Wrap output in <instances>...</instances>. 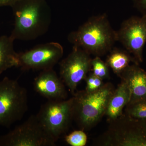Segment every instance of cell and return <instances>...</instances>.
<instances>
[{"instance_id": "6da1fadb", "label": "cell", "mask_w": 146, "mask_h": 146, "mask_svg": "<svg viewBox=\"0 0 146 146\" xmlns=\"http://www.w3.org/2000/svg\"><path fill=\"white\" fill-rule=\"evenodd\" d=\"M11 7L14 21L10 36L13 40H34L48 30L52 13L46 0H19Z\"/></svg>"}, {"instance_id": "7a4b0ae2", "label": "cell", "mask_w": 146, "mask_h": 146, "mask_svg": "<svg viewBox=\"0 0 146 146\" xmlns=\"http://www.w3.org/2000/svg\"><path fill=\"white\" fill-rule=\"evenodd\" d=\"M68 40L74 46L96 56L109 52L117 41V31L111 27L105 13L94 16L71 32Z\"/></svg>"}, {"instance_id": "3957f363", "label": "cell", "mask_w": 146, "mask_h": 146, "mask_svg": "<svg viewBox=\"0 0 146 146\" xmlns=\"http://www.w3.org/2000/svg\"><path fill=\"white\" fill-rule=\"evenodd\" d=\"M114 90L113 85L108 82L98 91L89 92L82 90L73 95V119L80 129L89 130L105 115Z\"/></svg>"}, {"instance_id": "277c9868", "label": "cell", "mask_w": 146, "mask_h": 146, "mask_svg": "<svg viewBox=\"0 0 146 146\" xmlns=\"http://www.w3.org/2000/svg\"><path fill=\"white\" fill-rule=\"evenodd\" d=\"M28 109L27 89L16 80L5 77L0 81V126L10 127Z\"/></svg>"}, {"instance_id": "5b68a950", "label": "cell", "mask_w": 146, "mask_h": 146, "mask_svg": "<svg viewBox=\"0 0 146 146\" xmlns=\"http://www.w3.org/2000/svg\"><path fill=\"white\" fill-rule=\"evenodd\" d=\"M56 140L48 133L36 115L0 136V146H54Z\"/></svg>"}, {"instance_id": "8992f818", "label": "cell", "mask_w": 146, "mask_h": 146, "mask_svg": "<svg viewBox=\"0 0 146 146\" xmlns=\"http://www.w3.org/2000/svg\"><path fill=\"white\" fill-rule=\"evenodd\" d=\"M51 136L57 141L65 133L73 119V98L63 100H48L36 115Z\"/></svg>"}, {"instance_id": "52a82bcc", "label": "cell", "mask_w": 146, "mask_h": 146, "mask_svg": "<svg viewBox=\"0 0 146 146\" xmlns=\"http://www.w3.org/2000/svg\"><path fill=\"white\" fill-rule=\"evenodd\" d=\"M112 122L106 133L108 145L146 146V119L125 115Z\"/></svg>"}, {"instance_id": "ba28073f", "label": "cell", "mask_w": 146, "mask_h": 146, "mask_svg": "<svg viewBox=\"0 0 146 146\" xmlns=\"http://www.w3.org/2000/svg\"><path fill=\"white\" fill-rule=\"evenodd\" d=\"M63 54V47L57 42L41 44L25 52L18 53V68L23 70L53 69Z\"/></svg>"}, {"instance_id": "9c48e42d", "label": "cell", "mask_w": 146, "mask_h": 146, "mask_svg": "<svg viewBox=\"0 0 146 146\" xmlns=\"http://www.w3.org/2000/svg\"><path fill=\"white\" fill-rule=\"evenodd\" d=\"M91 60L90 54L73 46L70 53L59 63L60 78L73 95L79 84L85 80L91 70Z\"/></svg>"}, {"instance_id": "30bf717a", "label": "cell", "mask_w": 146, "mask_h": 146, "mask_svg": "<svg viewBox=\"0 0 146 146\" xmlns=\"http://www.w3.org/2000/svg\"><path fill=\"white\" fill-rule=\"evenodd\" d=\"M117 37L136 61L142 63L146 43V15L132 16L124 21L117 31Z\"/></svg>"}, {"instance_id": "8fae6325", "label": "cell", "mask_w": 146, "mask_h": 146, "mask_svg": "<svg viewBox=\"0 0 146 146\" xmlns=\"http://www.w3.org/2000/svg\"><path fill=\"white\" fill-rule=\"evenodd\" d=\"M33 87L48 100H63L68 96L65 84L53 69L41 71L34 79Z\"/></svg>"}, {"instance_id": "7c38bea8", "label": "cell", "mask_w": 146, "mask_h": 146, "mask_svg": "<svg viewBox=\"0 0 146 146\" xmlns=\"http://www.w3.org/2000/svg\"><path fill=\"white\" fill-rule=\"evenodd\" d=\"M119 77L129 87L130 99L128 104L146 100V71L139 64L129 65Z\"/></svg>"}, {"instance_id": "4fadbf2b", "label": "cell", "mask_w": 146, "mask_h": 146, "mask_svg": "<svg viewBox=\"0 0 146 146\" xmlns=\"http://www.w3.org/2000/svg\"><path fill=\"white\" fill-rule=\"evenodd\" d=\"M130 92L127 84L122 80L110 98L105 115L113 121L123 115V109L129 103Z\"/></svg>"}, {"instance_id": "5bb4252c", "label": "cell", "mask_w": 146, "mask_h": 146, "mask_svg": "<svg viewBox=\"0 0 146 146\" xmlns=\"http://www.w3.org/2000/svg\"><path fill=\"white\" fill-rule=\"evenodd\" d=\"M10 36H0V75L5 71L19 66L18 53L15 51Z\"/></svg>"}, {"instance_id": "9a60e30c", "label": "cell", "mask_w": 146, "mask_h": 146, "mask_svg": "<svg viewBox=\"0 0 146 146\" xmlns=\"http://www.w3.org/2000/svg\"><path fill=\"white\" fill-rule=\"evenodd\" d=\"M110 52L106 63L118 76L119 77L131 62L139 65L126 50L124 51L118 48H112Z\"/></svg>"}, {"instance_id": "2e32d148", "label": "cell", "mask_w": 146, "mask_h": 146, "mask_svg": "<svg viewBox=\"0 0 146 146\" xmlns=\"http://www.w3.org/2000/svg\"><path fill=\"white\" fill-rule=\"evenodd\" d=\"M125 114L131 118L146 119V100L127 104L125 107Z\"/></svg>"}, {"instance_id": "e0dca14e", "label": "cell", "mask_w": 146, "mask_h": 146, "mask_svg": "<svg viewBox=\"0 0 146 146\" xmlns=\"http://www.w3.org/2000/svg\"><path fill=\"white\" fill-rule=\"evenodd\" d=\"M91 67L92 72L98 77L103 80L109 78V67L100 56H96L94 59H92Z\"/></svg>"}, {"instance_id": "ac0fdd59", "label": "cell", "mask_w": 146, "mask_h": 146, "mask_svg": "<svg viewBox=\"0 0 146 146\" xmlns=\"http://www.w3.org/2000/svg\"><path fill=\"white\" fill-rule=\"evenodd\" d=\"M66 143L72 146H84L87 141V136L84 131H74L65 137Z\"/></svg>"}, {"instance_id": "d6986e66", "label": "cell", "mask_w": 146, "mask_h": 146, "mask_svg": "<svg viewBox=\"0 0 146 146\" xmlns=\"http://www.w3.org/2000/svg\"><path fill=\"white\" fill-rule=\"evenodd\" d=\"M86 82L85 90L87 92H94L99 90L105 84L103 80L95 75L93 73H90L85 79Z\"/></svg>"}, {"instance_id": "ffe728a7", "label": "cell", "mask_w": 146, "mask_h": 146, "mask_svg": "<svg viewBox=\"0 0 146 146\" xmlns=\"http://www.w3.org/2000/svg\"><path fill=\"white\" fill-rule=\"evenodd\" d=\"M135 8L140 11L142 15H146V0H132Z\"/></svg>"}, {"instance_id": "44dd1931", "label": "cell", "mask_w": 146, "mask_h": 146, "mask_svg": "<svg viewBox=\"0 0 146 146\" xmlns=\"http://www.w3.org/2000/svg\"><path fill=\"white\" fill-rule=\"evenodd\" d=\"M19 0H0V6L11 7Z\"/></svg>"}]
</instances>
